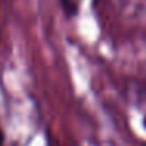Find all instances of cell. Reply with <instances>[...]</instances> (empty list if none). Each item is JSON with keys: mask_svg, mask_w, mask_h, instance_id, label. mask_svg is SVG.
Masks as SVG:
<instances>
[{"mask_svg": "<svg viewBox=\"0 0 146 146\" xmlns=\"http://www.w3.org/2000/svg\"><path fill=\"white\" fill-rule=\"evenodd\" d=\"M0 146H5V133H3L2 126H0Z\"/></svg>", "mask_w": 146, "mask_h": 146, "instance_id": "obj_1", "label": "cell"}, {"mask_svg": "<svg viewBox=\"0 0 146 146\" xmlns=\"http://www.w3.org/2000/svg\"><path fill=\"white\" fill-rule=\"evenodd\" d=\"M143 127L146 129V115H145V118H143Z\"/></svg>", "mask_w": 146, "mask_h": 146, "instance_id": "obj_2", "label": "cell"}]
</instances>
